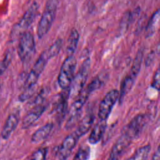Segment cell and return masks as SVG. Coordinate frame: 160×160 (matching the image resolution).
<instances>
[{"label": "cell", "mask_w": 160, "mask_h": 160, "mask_svg": "<svg viewBox=\"0 0 160 160\" xmlns=\"http://www.w3.org/2000/svg\"><path fill=\"white\" fill-rule=\"evenodd\" d=\"M58 3V0L47 1L37 27L39 39L42 38L51 29L56 17Z\"/></svg>", "instance_id": "1"}, {"label": "cell", "mask_w": 160, "mask_h": 160, "mask_svg": "<svg viewBox=\"0 0 160 160\" xmlns=\"http://www.w3.org/2000/svg\"><path fill=\"white\" fill-rule=\"evenodd\" d=\"M77 61L74 56H68L64 60L58 77L59 87L66 90L69 88L75 76Z\"/></svg>", "instance_id": "2"}, {"label": "cell", "mask_w": 160, "mask_h": 160, "mask_svg": "<svg viewBox=\"0 0 160 160\" xmlns=\"http://www.w3.org/2000/svg\"><path fill=\"white\" fill-rule=\"evenodd\" d=\"M90 65L91 60L89 58H86L82 62L69 88V96L76 98L83 89L90 70Z\"/></svg>", "instance_id": "3"}, {"label": "cell", "mask_w": 160, "mask_h": 160, "mask_svg": "<svg viewBox=\"0 0 160 160\" xmlns=\"http://www.w3.org/2000/svg\"><path fill=\"white\" fill-rule=\"evenodd\" d=\"M49 59H50L47 54L46 50L44 51L40 54L38 59L36 61L30 72L28 74L24 83L23 89H29V88H32L36 87L37 82L41 73L44 71L48 63V61Z\"/></svg>", "instance_id": "4"}, {"label": "cell", "mask_w": 160, "mask_h": 160, "mask_svg": "<svg viewBox=\"0 0 160 160\" xmlns=\"http://www.w3.org/2000/svg\"><path fill=\"white\" fill-rule=\"evenodd\" d=\"M90 94L91 93L86 89H83L75 98V100L72 103L69 111L68 117L65 124L66 129L72 128L78 121L82 109Z\"/></svg>", "instance_id": "5"}, {"label": "cell", "mask_w": 160, "mask_h": 160, "mask_svg": "<svg viewBox=\"0 0 160 160\" xmlns=\"http://www.w3.org/2000/svg\"><path fill=\"white\" fill-rule=\"evenodd\" d=\"M36 48L33 35L29 32H25L19 36L18 45V54L22 62L28 61L33 55Z\"/></svg>", "instance_id": "6"}, {"label": "cell", "mask_w": 160, "mask_h": 160, "mask_svg": "<svg viewBox=\"0 0 160 160\" xmlns=\"http://www.w3.org/2000/svg\"><path fill=\"white\" fill-rule=\"evenodd\" d=\"M39 9L38 2H33L28 9L25 11L19 21L15 24L12 29V34L13 36H21L31 25L37 16Z\"/></svg>", "instance_id": "7"}, {"label": "cell", "mask_w": 160, "mask_h": 160, "mask_svg": "<svg viewBox=\"0 0 160 160\" xmlns=\"http://www.w3.org/2000/svg\"><path fill=\"white\" fill-rule=\"evenodd\" d=\"M149 120V117L148 115L146 114H138L123 128L121 132L133 141L140 135Z\"/></svg>", "instance_id": "8"}, {"label": "cell", "mask_w": 160, "mask_h": 160, "mask_svg": "<svg viewBox=\"0 0 160 160\" xmlns=\"http://www.w3.org/2000/svg\"><path fill=\"white\" fill-rule=\"evenodd\" d=\"M119 99V91L112 89L104 96L99 105L98 116L99 120L107 121L115 104Z\"/></svg>", "instance_id": "9"}, {"label": "cell", "mask_w": 160, "mask_h": 160, "mask_svg": "<svg viewBox=\"0 0 160 160\" xmlns=\"http://www.w3.org/2000/svg\"><path fill=\"white\" fill-rule=\"evenodd\" d=\"M79 139V137L74 132L68 135L64 139L58 150L57 155L58 160H68Z\"/></svg>", "instance_id": "10"}, {"label": "cell", "mask_w": 160, "mask_h": 160, "mask_svg": "<svg viewBox=\"0 0 160 160\" xmlns=\"http://www.w3.org/2000/svg\"><path fill=\"white\" fill-rule=\"evenodd\" d=\"M20 119L19 111L12 112L6 119L1 131V136L3 139H8L16 128Z\"/></svg>", "instance_id": "11"}, {"label": "cell", "mask_w": 160, "mask_h": 160, "mask_svg": "<svg viewBox=\"0 0 160 160\" xmlns=\"http://www.w3.org/2000/svg\"><path fill=\"white\" fill-rule=\"evenodd\" d=\"M45 110L46 106L44 104L34 106L23 118L22 128L26 129L31 127L40 118Z\"/></svg>", "instance_id": "12"}, {"label": "cell", "mask_w": 160, "mask_h": 160, "mask_svg": "<svg viewBox=\"0 0 160 160\" xmlns=\"http://www.w3.org/2000/svg\"><path fill=\"white\" fill-rule=\"evenodd\" d=\"M132 140H131L126 134L121 132V135L116 139L113 144L109 156L119 158L125 149L130 145Z\"/></svg>", "instance_id": "13"}, {"label": "cell", "mask_w": 160, "mask_h": 160, "mask_svg": "<svg viewBox=\"0 0 160 160\" xmlns=\"http://www.w3.org/2000/svg\"><path fill=\"white\" fill-rule=\"evenodd\" d=\"M106 128V121L99 120L94 126L88 137V141L91 144H98L102 138Z\"/></svg>", "instance_id": "14"}, {"label": "cell", "mask_w": 160, "mask_h": 160, "mask_svg": "<svg viewBox=\"0 0 160 160\" xmlns=\"http://www.w3.org/2000/svg\"><path fill=\"white\" fill-rule=\"evenodd\" d=\"M94 120V116L93 114L89 112L85 115L79 122L75 134L80 138L85 134H86L93 124Z\"/></svg>", "instance_id": "15"}, {"label": "cell", "mask_w": 160, "mask_h": 160, "mask_svg": "<svg viewBox=\"0 0 160 160\" xmlns=\"http://www.w3.org/2000/svg\"><path fill=\"white\" fill-rule=\"evenodd\" d=\"M54 125L52 122H48L38 128L31 136L32 142L38 143L46 139L52 131Z\"/></svg>", "instance_id": "16"}, {"label": "cell", "mask_w": 160, "mask_h": 160, "mask_svg": "<svg viewBox=\"0 0 160 160\" xmlns=\"http://www.w3.org/2000/svg\"><path fill=\"white\" fill-rule=\"evenodd\" d=\"M79 40V34L78 30L73 28L69 34L67 45H66V52L68 56H73V54L76 50L78 42Z\"/></svg>", "instance_id": "17"}, {"label": "cell", "mask_w": 160, "mask_h": 160, "mask_svg": "<svg viewBox=\"0 0 160 160\" xmlns=\"http://www.w3.org/2000/svg\"><path fill=\"white\" fill-rule=\"evenodd\" d=\"M159 10L158 9L151 16L146 27V36L148 37L152 36L159 27Z\"/></svg>", "instance_id": "18"}, {"label": "cell", "mask_w": 160, "mask_h": 160, "mask_svg": "<svg viewBox=\"0 0 160 160\" xmlns=\"http://www.w3.org/2000/svg\"><path fill=\"white\" fill-rule=\"evenodd\" d=\"M151 148L149 144L142 146L137 149L134 153L127 160H147Z\"/></svg>", "instance_id": "19"}, {"label": "cell", "mask_w": 160, "mask_h": 160, "mask_svg": "<svg viewBox=\"0 0 160 160\" xmlns=\"http://www.w3.org/2000/svg\"><path fill=\"white\" fill-rule=\"evenodd\" d=\"M90 148L87 145H82L79 148L72 160H88L90 157Z\"/></svg>", "instance_id": "20"}, {"label": "cell", "mask_w": 160, "mask_h": 160, "mask_svg": "<svg viewBox=\"0 0 160 160\" xmlns=\"http://www.w3.org/2000/svg\"><path fill=\"white\" fill-rule=\"evenodd\" d=\"M62 41L61 39L59 38L57 39L48 49H46V52L49 59H51L54 56H56L59 54L62 48Z\"/></svg>", "instance_id": "21"}, {"label": "cell", "mask_w": 160, "mask_h": 160, "mask_svg": "<svg viewBox=\"0 0 160 160\" xmlns=\"http://www.w3.org/2000/svg\"><path fill=\"white\" fill-rule=\"evenodd\" d=\"M12 56L10 51H7L0 60V76H1L8 69L12 61Z\"/></svg>", "instance_id": "22"}, {"label": "cell", "mask_w": 160, "mask_h": 160, "mask_svg": "<svg viewBox=\"0 0 160 160\" xmlns=\"http://www.w3.org/2000/svg\"><path fill=\"white\" fill-rule=\"evenodd\" d=\"M48 154V148L42 147L36 150L31 155L30 160H46Z\"/></svg>", "instance_id": "23"}, {"label": "cell", "mask_w": 160, "mask_h": 160, "mask_svg": "<svg viewBox=\"0 0 160 160\" xmlns=\"http://www.w3.org/2000/svg\"><path fill=\"white\" fill-rule=\"evenodd\" d=\"M102 84H103V81L101 79V78L99 76H97L91 81V82L87 86L86 89L91 94L94 91L100 88L102 85Z\"/></svg>", "instance_id": "24"}, {"label": "cell", "mask_w": 160, "mask_h": 160, "mask_svg": "<svg viewBox=\"0 0 160 160\" xmlns=\"http://www.w3.org/2000/svg\"><path fill=\"white\" fill-rule=\"evenodd\" d=\"M132 18V16L131 12H126L124 14L121 21V28L122 29H125L126 28H128V26H129Z\"/></svg>", "instance_id": "25"}, {"label": "cell", "mask_w": 160, "mask_h": 160, "mask_svg": "<svg viewBox=\"0 0 160 160\" xmlns=\"http://www.w3.org/2000/svg\"><path fill=\"white\" fill-rule=\"evenodd\" d=\"M159 68L157 69V70L155 71V73L154 74L152 83H151V86L156 89L157 91H159Z\"/></svg>", "instance_id": "26"}, {"label": "cell", "mask_w": 160, "mask_h": 160, "mask_svg": "<svg viewBox=\"0 0 160 160\" xmlns=\"http://www.w3.org/2000/svg\"><path fill=\"white\" fill-rule=\"evenodd\" d=\"M159 146H158L157 149L154 152L151 160H160V153H159Z\"/></svg>", "instance_id": "27"}, {"label": "cell", "mask_w": 160, "mask_h": 160, "mask_svg": "<svg viewBox=\"0 0 160 160\" xmlns=\"http://www.w3.org/2000/svg\"><path fill=\"white\" fill-rule=\"evenodd\" d=\"M107 160H118V158H116V157L111 156H109V157L107 159Z\"/></svg>", "instance_id": "28"}]
</instances>
